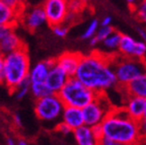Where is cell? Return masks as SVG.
<instances>
[{"mask_svg": "<svg viewBox=\"0 0 146 145\" xmlns=\"http://www.w3.org/2000/svg\"><path fill=\"white\" fill-rule=\"evenodd\" d=\"M114 56L100 52L82 55L75 78L96 93H105L118 85L113 68Z\"/></svg>", "mask_w": 146, "mask_h": 145, "instance_id": "cell-1", "label": "cell"}, {"mask_svg": "<svg viewBox=\"0 0 146 145\" xmlns=\"http://www.w3.org/2000/svg\"><path fill=\"white\" fill-rule=\"evenodd\" d=\"M104 137L123 145L140 141L139 122L133 120L124 107L114 108L102 123Z\"/></svg>", "mask_w": 146, "mask_h": 145, "instance_id": "cell-2", "label": "cell"}, {"mask_svg": "<svg viewBox=\"0 0 146 145\" xmlns=\"http://www.w3.org/2000/svg\"><path fill=\"white\" fill-rule=\"evenodd\" d=\"M30 58L25 47L4 56L3 72L5 74V86L11 92L15 90L30 74Z\"/></svg>", "mask_w": 146, "mask_h": 145, "instance_id": "cell-3", "label": "cell"}, {"mask_svg": "<svg viewBox=\"0 0 146 145\" xmlns=\"http://www.w3.org/2000/svg\"><path fill=\"white\" fill-rule=\"evenodd\" d=\"M58 95L66 107H74L82 110L96 100L98 93L86 87L75 77H70Z\"/></svg>", "mask_w": 146, "mask_h": 145, "instance_id": "cell-4", "label": "cell"}, {"mask_svg": "<svg viewBox=\"0 0 146 145\" xmlns=\"http://www.w3.org/2000/svg\"><path fill=\"white\" fill-rule=\"evenodd\" d=\"M113 68L116 75L118 85L125 87L126 85L146 73L145 60L126 58L121 55L114 56Z\"/></svg>", "mask_w": 146, "mask_h": 145, "instance_id": "cell-5", "label": "cell"}, {"mask_svg": "<svg viewBox=\"0 0 146 145\" xmlns=\"http://www.w3.org/2000/svg\"><path fill=\"white\" fill-rule=\"evenodd\" d=\"M65 104L60 96L56 93L48 95L41 100H36L35 104V113L36 117L43 122H58L62 118ZM58 124V123H57Z\"/></svg>", "mask_w": 146, "mask_h": 145, "instance_id": "cell-6", "label": "cell"}, {"mask_svg": "<svg viewBox=\"0 0 146 145\" xmlns=\"http://www.w3.org/2000/svg\"><path fill=\"white\" fill-rule=\"evenodd\" d=\"M114 107L108 100L106 93H100L94 102H91L82 109L84 125L88 127L102 125L106 117L111 113Z\"/></svg>", "mask_w": 146, "mask_h": 145, "instance_id": "cell-7", "label": "cell"}, {"mask_svg": "<svg viewBox=\"0 0 146 145\" xmlns=\"http://www.w3.org/2000/svg\"><path fill=\"white\" fill-rule=\"evenodd\" d=\"M43 8L45 10L47 23L52 27L63 25L69 12L68 2L64 0H48L44 3Z\"/></svg>", "mask_w": 146, "mask_h": 145, "instance_id": "cell-8", "label": "cell"}, {"mask_svg": "<svg viewBox=\"0 0 146 145\" xmlns=\"http://www.w3.org/2000/svg\"><path fill=\"white\" fill-rule=\"evenodd\" d=\"M118 51L121 56L126 58L145 60L146 44L142 41H136L132 37L123 34Z\"/></svg>", "mask_w": 146, "mask_h": 145, "instance_id": "cell-9", "label": "cell"}, {"mask_svg": "<svg viewBox=\"0 0 146 145\" xmlns=\"http://www.w3.org/2000/svg\"><path fill=\"white\" fill-rule=\"evenodd\" d=\"M124 106L127 113L129 114L133 120L140 122L142 119L145 118L146 112V100L138 96L125 94V102Z\"/></svg>", "mask_w": 146, "mask_h": 145, "instance_id": "cell-10", "label": "cell"}, {"mask_svg": "<svg viewBox=\"0 0 146 145\" xmlns=\"http://www.w3.org/2000/svg\"><path fill=\"white\" fill-rule=\"evenodd\" d=\"M82 55L74 52H65L56 59V64L63 69L69 77H75Z\"/></svg>", "mask_w": 146, "mask_h": 145, "instance_id": "cell-11", "label": "cell"}, {"mask_svg": "<svg viewBox=\"0 0 146 145\" xmlns=\"http://www.w3.org/2000/svg\"><path fill=\"white\" fill-rule=\"evenodd\" d=\"M69 78L70 77L65 73V71L56 64L49 72L47 80H46V84L48 85V87L53 93L58 94L64 87V85L67 83Z\"/></svg>", "mask_w": 146, "mask_h": 145, "instance_id": "cell-12", "label": "cell"}, {"mask_svg": "<svg viewBox=\"0 0 146 145\" xmlns=\"http://www.w3.org/2000/svg\"><path fill=\"white\" fill-rule=\"evenodd\" d=\"M56 65V59H49L36 63L30 70L29 78L31 83H44L47 80L51 69Z\"/></svg>", "mask_w": 146, "mask_h": 145, "instance_id": "cell-13", "label": "cell"}, {"mask_svg": "<svg viewBox=\"0 0 146 145\" xmlns=\"http://www.w3.org/2000/svg\"><path fill=\"white\" fill-rule=\"evenodd\" d=\"M45 23H47V17H46V13L43 6L34 7L33 9L29 10L27 13H25L23 25L31 32L39 29Z\"/></svg>", "mask_w": 146, "mask_h": 145, "instance_id": "cell-14", "label": "cell"}, {"mask_svg": "<svg viewBox=\"0 0 146 145\" xmlns=\"http://www.w3.org/2000/svg\"><path fill=\"white\" fill-rule=\"evenodd\" d=\"M61 122L65 123L74 131L78 128L82 127L84 125L82 110L74 107H66L64 108L63 114H62Z\"/></svg>", "mask_w": 146, "mask_h": 145, "instance_id": "cell-15", "label": "cell"}, {"mask_svg": "<svg viewBox=\"0 0 146 145\" xmlns=\"http://www.w3.org/2000/svg\"><path fill=\"white\" fill-rule=\"evenodd\" d=\"M73 136L77 145H100V139L96 137L91 127L83 125L73 131Z\"/></svg>", "mask_w": 146, "mask_h": 145, "instance_id": "cell-16", "label": "cell"}, {"mask_svg": "<svg viewBox=\"0 0 146 145\" xmlns=\"http://www.w3.org/2000/svg\"><path fill=\"white\" fill-rule=\"evenodd\" d=\"M0 46H1V54L3 56H6L23 48V43L15 33L10 32L0 41Z\"/></svg>", "mask_w": 146, "mask_h": 145, "instance_id": "cell-17", "label": "cell"}, {"mask_svg": "<svg viewBox=\"0 0 146 145\" xmlns=\"http://www.w3.org/2000/svg\"><path fill=\"white\" fill-rule=\"evenodd\" d=\"M121 88L125 91V94L138 96L146 100V73Z\"/></svg>", "mask_w": 146, "mask_h": 145, "instance_id": "cell-18", "label": "cell"}, {"mask_svg": "<svg viewBox=\"0 0 146 145\" xmlns=\"http://www.w3.org/2000/svg\"><path fill=\"white\" fill-rule=\"evenodd\" d=\"M19 12L14 10L4 2V0H0V25L13 27L16 23V19Z\"/></svg>", "mask_w": 146, "mask_h": 145, "instance_id": "cell-19", "label": "cell"}, {"mask_svg": "<svg viewBox=\"0 0 146 145\" xmlns=\"http://www.w3.org/2000/svg\"><path fill=\"white\" fill-rule=\"evenodd\" d=\"M128 4L130 5L132 11L134 12L135 17L142 23L146 25V0L141 2L136 1H129Z\"/></svg>", "mask_w": 146, "mask_h": 145, "instance_id": "cell-20", "label": "cell"}, {"mask_svg": "<svg viewBox=\"0 0 146 145\" xmlns=\"http://www.w3.org/2000/svg\"><path fill=\"white\" fill-rule=\"evenodd\" d=\"M31 92L34 95L36 100L53 94V92L50 90L46 82H44V83H32L31 84Z\"/></svg>", "mask_w": 146, "mask_h": 145, "instance_id": "cell-21", "label": "cell"}, {"mask_svg": "<svg viewBox=\"0 0 146 145\" xmlns=\"http://www.w3.org/2000/svg\"><path fill=\"white\" fill-rule=\"evenodd\" d=\"M122 36H123V34H121L118 31H115L112 35H110L105 41L103 42L104 47L111 51L119 50V46H120V43H121Z\"/></svg>", "mask_w": 146, "mask_h": 145, "instance_id": "cell-22", "label": "cell"}, {"mask_svg": "<svg viewBox=\"0 0 146 145\" xmlns=\"http://www.w3.org/2000/svg\"><path fill=\"white\" fill-rule=\"evenodd\" d=\"M31 84L32 83H31L30 78L27 77V78H25V79L23 80L17 87H16L15 90H14L13 92H14V94H15V98H17V100L23 98L25 95L29 93V91H31Z\"/></svg>", "mask_w": 146, "mask_h": 145, "instance_id": "cell-23", "label": "cell"}, {"mask_svg": "<svg viewBox=\"0 0 146 145\" xmlns=\"http://www.w3.org/2000/svg\"><path fill=\"white\" fill-rule=\"evenodd\" d=\"M100 23H98V19H92V21L89 23V25H87V27L85 29L84 33L82 34L81 38L83 40H86V39H92L98 33V29H100Z\"/></svg>", "mask_w": 146, "mask_h": 145, "instance_id": "cell-24", "label": "cell"}, {"mask_svg": "<svg viewBox=\"0 0 146 145\" xmlns=\"http://www.w3.org/2000/svg\"><path fill=\"white\" fill-rule=\"evenodd\" d=\"M114 32H115V30L112 27H100V29H98L96 35L94 36V38L96 39V41H98V43H100V42L103 43L106 39H107L110 35H112Z\"/></svg>", "mask_w": 146, "mask_h": 145, "instance_id": "cell-25", "label": "cell"}, {"mask_svg": "<svg viewBox=\"0 0 146 145\" xmlns=\"http://www.w3.org/2000/svg\"><path fill=\"white\" fill-rule=\"evenodd\" d=\"M53 33H54L56 36H58L59 38H63L68 34V27H65L64 25H56V27H52Z\"/></svg>", "mask_w": 146, "mask_h": 145, "instance_id": "cell-26", "label": "cell"}, {"mask_svg": "<svg viewBox=\"0 0 146 145\" xmlns=\"http://www.w3.org/2000/svg\"><path fill=\"white\" fill-rule=\"evenodd\" d=\"M55 128H56V130H57L58 132H60L61 134H64V135H68V134H70V133L73 134V130L69 127L68 125L61 122V121L56 125V127Z\"/></svg>", "mask_w": 146, "mask_h": 145, "instance_id": "cell-27", "label": "cell"}, {"mask_svg": "<svg viewBox=\"0 0 146 145\" xmlns=\"http://www.w3.org/2000/svg\"><path fill=\"white\" fill-rule=\"evenodd\" d=\"M139 132H140V141L146 142V117L139 122Z\"/></svg>", "mask_w": 146, "mask_h": 145, "instance_id": "cell-28", "label": "cell"}, {"mask_svg": "<svg viewBox=\"0 0 146 145\" xmlns=\"http://www.w3.org/2000/svg\"><path fill=\"white\" fill-rule=\"evenodd\" d=\"M91 130H92L94 134L96 135V137H98L100 140L104 137V132H103V128H102V125H98V126L91 127Z\"/></svg>", "mask_w": 146, "mask_h": 145, "instance_id": "cell-29", "label": "cell"}, {"mask_svg": "<svg viewBox=\"0 0 146 145\" xmlns=\"http://www.w3.org/2000/svg\"><path fill=\"white\" fill-rule=\"evenodd\" d=\"M12 29H13V27L0 25V41H1V40L4 38V37H6L10 32H12Z\"/></svg>", "mask_w": 146, "mask_h": 145, "instance_id": "cell-30", "label": "cell"}, {"mask_svg": "<svg viewBox=\"0 0 146 145\" xmlns=\"http://www.w3.org/2000/svg\"><path fill=\"white\" fill-rule=\"evenodd\" d=\"M100 145H123V144L117 142V141L112 140V139L107 138V137H103L100 141Z\"/></svg>", "mask_w": 146, "mask_h": 145, "instance_id": "cell-31", "label": "cell"}, {"mask_svg": "<svg viewBox=\"0 0 146 145\" xmlns=\"http://www.w3.org/2000/svg\"><path fill=\"white\" fill-rule=\"evenodd\" d=\"M111 23H112V17L111 16H106L100 23V27H111Z\"/></svg>", "mask_w": 146, "mask_h": 145, "instance_id": "cell-32", "label": "cell"}, {"mask_svg": "<svg viewBox=\"0 0 146 145\" xmlns=\"http://www.w3.org/2000/svg\"><path fill=\"white\" fill-rule=\"evenodd\" d=\"M13 122L15 124V126H17V127H21L23 126V121H21V116L18 115V114H15L13 116Z\"/></svg>", "mask_w": 146, "mask_h": 145, "instance_id": "cell-33", "label": "cell"}, {"mask_svg": "<svg viewBox=\"0 0 146 145\" xmlns=\"http://www.w3.org/2000/svg\"><path fill=\"white\" fill-rule=\"evenodd\" d=\"M138 33H139V36L141 37L142 42L146 44V29H142V27H138Z\"/></svg>", "mask_w": 146, "mask_h": 145, "instance_id": "cell-34", "label": "cell"}, {"mask_svg": "<svg viewBox=\"0 0 146 145\" xmlns=\"http://www.w3.org/2000/svg\"><path fill=\"white\" fill-rule=\"evenodd\" d=\"M3 65H4V56L0 54V72L3 70Z\"/></svg>", "mask_w": 146, "mask_h": 145, "instance_id": "cell-35", "label": "cell"}, {"mask_svg": "<svg viewBox=\"0 0 146 145\" xmlns=\"http://www.w3.org/2000/svg\"><path fill=\"white\" fill-rule=\"evenodd\" d=\"M0 84H4L5 85V74L3 70L0 72Z\"/></svg>", "mask_w": 146, "mask_h": 145, "instance_id": "cell-36", "label": "cell"}, {"mask_svg": "<svg viewBox=\"0 0 146 145\" xmlns=\"http://www.w3.org/2000/svg\"><path fill=\"white\" fill-rule=\"evenodd\" d=\"M6 143L7 145H17V142H15L12 138H7Z\"/></svg>", "mask_w": 146, "mask_h": 145, "instance_id": "cell-37", "label": "cell"}, {"mask_svg": "<svg viewBox=\"0 0 146 145\" xmlns=\"http://www.w3.org/2000/svg\"><path fill=\"white\" fill-rule=\"evenodd\" d=\"M89 44H90V46H92V47H94V46H96L98 44V42L96 41V39L94 38H92V39H90V40H89Z\"/></svg>", "mask_w": 146, "mask_h": 145, "instance_id": "cell-38", "label": "cell"}, {"mask_svg": "<svg viewBox=\"0 0 146 145\" xmlns=\"http://www.w3.org/2000/svg\"><path fill=\"white\" fill-rule=\"evenodd\" d=\"M17 145H29V144H27V142L25 139H19V140L17 141Z\"/></svg>", "mask_w": 146, "mask_h": 145, "instance_id": "cell-39", "label": "cell"}, {"mask_svg": "<svg viewBox=\"0 0 146 145\" xmlns=\"http://www.w3.org/2000/svg\"><path fill=\"white\" fill-rule=\"evenodd\" d=\"M131 145H145V143H144V142H142V141H139V142L134 143V144H131Z\"/></svg>", "mask_w": 146, "mask_h": 145, "instance_id": "cell-40", "label": "cell"}, {"mask_svg": "<svg viewBox=\"0 0 146 145\" xmlns=\"http://www.w3.org/2000/svg\"><path fill=\"white\" fill-rule=\"evenodd\" d=\"M0 54H1V46H0Z\"/></svg>", "mask_w": 146, "mask_h": 145, "instance_id": "cell-41", "label": "cell"}, {"mask_svg": "<svg viewBox=\"0 0 146 145\" xmlns=\"http://www.w3.org/2000/svg\"><path fill=\"white\" fill-rule=\"evenodd\" d=\"M145 117H146V112H145Z\"/></svg>", "mask_w": 146, "mask_h": 145, "instance_id": "cell-42", "label": "cell"}, {"mask_svg": "<svg viewBox=\"0 0 146 145\" xmlns=\"http://www.w3.org/2000/svg\"><path fill=\"white\" fill-rule=\"evenodd\" d=\"M144 143H145V145H146V142H144Z\"/></svg>", "mask_w": 146, "mask_h": 145, "instance_id": "cell-43", "label": "cell"}]
</instances>
